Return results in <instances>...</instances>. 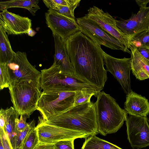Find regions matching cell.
I'll list each match as a JSON object with an SVG mask.
<instances>
[{
    "label": "cell",
    "instance_id": "4316f807",
    "mask_svg": "<svg viewBox=\"0 0 149 149\" xmlns=\"http://www.w3.org/2000/svg\"><path fill=\"white\" fill-rule=\"evenodd\" d=\"M0 89L8 88L12 83L7 64H0Z\"/></svg>",
    "mask_w": 149,
    "mask_h": 149
},
{
    "label": "cell",
    "instance_id": "d590c367",
    "mask_svg": "<svg viewBox=\"0 0 149 149\" xmlns=\"http://www.w3.org/2000/svg\"><path fill=\"white\" fill-rule=\"evenodd\" d=\"M136 1L139 7H143L147 6V4L149 3V0H136Z\"/></svg>",
    "mask_w": 149,
    "mask_h": 149
},
{
    "label": "cell",
    "instance_id": "3957f363",
    "mask_svg": "<svg viewBox=\"0 0 149 149\" xmlns=\"http://www.w3.org/2000/svg\"><path fill=\"white\" fill-rule=\"evenodd\" d=\"M97 99L95 104L98 133L105 136L116 133L126 120L127 112L104 91L99 93Z\"/></svg>",
    "mask_w": 149,
    "mask_h": 149
},
{
    "label": "cell",
    "instance_id": "4dcf8cb0",
    "mask_svg": "<svg viewBox=\"0 0 149 149\" xmlns=\"http://www.w3.org/2000/svg\"><path fill=\"white\" fill-rule=\"evenodd\" d=\"M29 117L26 115H21L19 119L17 121L15 127L16 134L18 131L24 130L29 125L26 122L27 118Z\"/></svg>",
    "mask_w": 149,
    "mask_h": 149
},
{
    "label": "cell",
    "instance_id": "836d02e7",
    "mask_svg": "<svg viewBox=\"0 0 149 149\" xmlns=\"http://www.w3.org/2000/svg\"><path fill=\"white\" fill-rule=\"evenodd\" d=\"M136 78L140 80H143L149 78V77L145 72L141 70L135 73L134 75Z\"/></svg>",
    "mask_w": 149,
    "mask_h": 149
},
{
    "label": "cell",
    "instance_id": "8fae6325",
    "mask_svg": "<svg viewBox=\"0 0 149 149\" xmlns=\"http://www.w3.org/2000/svg\"><path fill=\"white\" fill-rule=\"evenodd\" d=\"M40 143L53 144L65 140L86 138L91 136L83 132L73 130L38 122L36 126Z\"/></svg>",
    "mask_w": 149,
    "mask_h": 149
},
{
    "label": "cell",
    "instance_id": "f35d334b",
    "mask_svg": "<svg viewBox=\"0 0 149 149\" xmlns=\"http://www.w3.org/2000/svg\"><path fill=\"white\" fill-rule=\"evenodd\" d=\"M15 149H22L21 147H17V148Z\"/></svg>",
    "mask_w": 149,
    "mask_h": 149
},
{
    "label": "cell",
    "instance_id": "8d00e7d4",
    "mask_svg": "<svg viewBox=\"0 0 149 149\" xmlns=\"http://www.w3.org/2000/svg\"><path fill=\"white\" fill-rule=\"evenodd\" d=\"M36 33L35 31L31 28L28 30L27 34L29 36L33 37L35 35Z\"/></svg>",
    "mask_w": 149,
    "mask_h": 149
},
{
    "label": "cell",
    "instance_id": "8992f818",
    "mask_svg": "<svg viewBox=\"0 0 149 149\" xmlns=\"http://www.w3.org/2000/svg\"><path fill=\"white\" fill-rule=\"evenodd\" d=\"M41 72L40 86L43 92L59 90L68 87L77 90L87 88L98 93L101 91L76 77L63 72L58 66L53 63L49 68L41 70Z\"/></svg>",
    "mask_w": 149,
    "mask_h": 149
},
{
    "label": "cell",
    "instance_id": "f546056e",
    "mask_svg": "<svg viewBox=\"0 0 149 149\" xmlns=\"http://www.w3.org/2000/svg\"><path fill=\"white\" fill-rule=\"evenodd\" d=\"M74 139L65 140L56 142L53 145L55 149H74Z\"/></svg>",
    "mask_w": 149,
    "mask_h": 149
},
{
    "label": "cell",
    "instance_id": "9c48e42d",
    "mask_svg": "<svg viewBox=\"0 0 149 149\" xmlns=\"http://www.w3.org/2000/svg\"><path fill=\"white\" fill-rule=\"evenodd\" d=\"M126 121L127 139L133 149L149 146V125L148 118L129 115Z\"/></svg>",
    "mask_w": 149,
    "mask_h": 149
},
{
    "label": "cell",
    "instance_id": "f1b7e54d",
    "mask_svg": "<svg viewBox=\"0 0 149 149\" xmlns=\"http://www.w3.org/2000/svg\"><path fill=\"white\" fill-rule=\"evenodd\" d=\"M78 6H65L57 5L55 7L53 10L56 11L59 13L68 17L75 19L74 11Z\"/></svg>",
    "mask_w": 149,
    "mask_h": 149
},
{
    "label": "cell",
    "instance_id": "7402d4cb",
    "mask_svg": "<svg viewBox=\"0 0 149 149\" xmlns=\"http://www.w3.org/2000/svg\"><path fill=\"white\" fill-rule=\"evenodd\" d=\"M81 149H122L109 142L101 139L96 135L85 138Z\"/></svg>",
    "mask_w": 149,
    "mask_h": 149
},
{
    "label": "cell",
    "instance_id": "ba28073f",
    "mask_svg": "<svg viewBox=\"0 0 149 149\" xmlns=\"http://www.w3.org/2000/svg\"><path fill=\"white\" fill-rule=\"evenodd\" d=\"M7 65L12 83L32 81L40 86L41 72L29 62L26 52H17L13 60Z\"/></svg>",
    "mask_w": 149,
    "mask_h": 149
},
{
    "label": "cell",
    "instance_id": "7c38bea8",
    "mask_svg": "<svg viewBox=\"0 0 149 149\" xmlns=\"http://www.w3.org/2000/svg\"><path fill=\"white\" fill-rule=\"evenodd\" d=\"M85 16L93 21L103 29L121 42L130 54L129 50L128 42L125 35L117 27L115 19L108 12H105L102 9L93 6L88 10Z\"/></svg>",
    "mask_w": 149,
    "mask_h": 149
},
{
    "label": "cell",
    "instance_id": "30bf717a",
    "mask_svg": "<svg viewBox=\"0 0 149 149\" xmlns=\"http://www.w3.org/2000/svg\"><path fill=\"white\" fill-rule=\"evenodd\" d=\"M104 64L107 71L110 72L121 85L125 93L128 95L132 91L130 71L131 70L130 58H118L103 52Z\"/></svg>",
    "mask_w": 149,
    "mask_h": 149
},
{
    "label": "cell",
    "instance_id": "cb8c5ba5",
    "mask_svg": "<svg viewBox=\"0 0 149 149\" xmlns=\"http://www.w3.org/2000/svg\"><path fill=\"white\" fill-rule=\"evenodd\" d=\"M99 93L96 91L87 88L78 90L74 95L73 106L89 102L93 96L97 97Z\"/></svg>",
    "mask_w": 149,
    "mask_h": 149
},
{
    "label": "cell",
    "instance_id": "e575fe53",
    "mask_svg": "<svg viewBox=\"0 0 149 149\" xmlns=\"http://www.w3.org/2000/svg\"><path fill=\"white\" fill-rule=\"evenodd\" d=\"M34 149H55L53 144H44L40 143Z\"/></svg>",
    "mask_w": 149,
    "mask_h": 149
},
{
    "label": "cell",
    "instance_id": "5bb4252c",
    "mask_svg": "<svg viewBox=\"0 0 149 149\" xmlns=\"http://www.w3.org/2000/svg\"><path fill=\"white\" fill-rule=\"evenodd\" d=\"M117 27L126 36L135 34L149 30V6L140 7L136 14L129 19L116 20Z\"/></svg>",
    "mask_w": 149,
    "mask_h": 149
},
{
    "label": "cell",
    "instance_id": "9a60e30c",
    "mask_svg": "<svg viewBox=\"0 0 149 149\" xmlns=\"http://www.w3.org/2000/svg\"><path fill=\"white\" fill-rule=\"evenodd\" d=\"M31 25V20L28 17L21 16L7 10L0 13V26L8 35L27 34Z\"/></svg>",
    "mask_w": 149,
    "mask_h": 149
},
{
    "label": "cell",
    "instance_id": "74e56055",
    "mask_svg": "<svg viewBox=\"0 0 149 149\" xmlns=\"http://www.w3.org/2000/svg\"><path fill=\"white\" fill-rule=\"evenodd\" d=\"M0 149H4V148L2 142L0 141Z\"/></svg>",
    "mask_w": 149,
    "mask_h": 149
},
{
    "label": "cell",
    "instance_id": "484cf974",
    "mask_svg": "<svg viewBox=\"0 0 149 149\" xmlns=\"http://www.w3.org/2000/svg\"><path fill=\"white\" fill-rule=\"evenodd\" d=\"M35 126V121L33 120L29 123V125L24 130L17 132L15 136L10 141L13 149H15L17 147H21L25 138L31 129Z\"/></svg>",
    "mask_w": 149,
    "mask_h": 149
},
{
    "label": "cell",
    "instance_id": "603a6c76",
    "mask_svg": "<svg viewBox=\"0 0 149 149\" xmlns=\"http://www.w3.org/2000/svg\"><path fill=\"white\" fill-rule=\"evenodd\" d=\"M128 49L132 45L136 48L144 47L149 48V30H146L135 34L126 36Z\"/></svg>",
    "mask_w": 149,
    "mask_h": 149
},
{
    "label": "cell",
    "instance_id": "ac0fdd59",
    "mask_svg": "<svg viewBox=\"0 0 149 149\" xmlns=\"http://www.w3.org/2000/svg\"><path fill=\"white\" fill-rule=\"evenodd\" d=\"M39 0H12L0 2V10H7L11 8H21L27 10L34 16L40 8L38 5Z\"/></svg>",
    "mask_w": 149,
    "mask_h": 149
},
{
    "label": "cell",
    "instance_id": "277c9868",
    "mask_svg": "<svg viewBox=\"0 0 149 149\" xmlns=\"http://www.w3.org/2000/svg\"><path fill=\"white\" fill-rule=\"evenodd\" d=\"M8 88L13 107L20 116L26 115L29 118L37 110L42 93L40 86L32 81H22L12 82Z\"/></svg>",
    "mask_w": 149,
    "mask_h": 149
},
{
    "label": "cell",
    "instance_id": "ffe728a7",
    "mask_svg": "<svg viewBox=\"0 0 149 149\" xmlns=\"http://www.w3.org/2000/svg\"><path fill=\"white\" fill-rule=\"evenodd\" d=\"M129 49H130L131 68L133 74L142 70L149 77V61L143 57L135 47L130 45Z\"/></svg>",
    "mask_w": 149,
    "mask_h": 149
},
{
    "label": "cell",
    "instance_id": "7a4b0ae2",
    "mask_svg": "<svg viewBox=\"0 0 149 149\" xmlns=\"http://www.w3.org/2000/svg\"><path fill=\"white\" fill-rule=\"evenodd\" d=\"M38 123L96 135L98 133L95 103L73 106L66 111L47 119L38 117Z\"/></svg>",
    "mask_w": 149,
    "mask_h": 149
},
{
    "label": "cell",
    "instance_id": "2e32d148",
    "mask_svg": "<svg viewBox=\"0 0 149 149\" xmlns=\"http://www.w3.org/2000/svg\"><path fill=\"white\" fill-rule=\"evenodd\" d=\"M52 35L55 47L53 64L58 66L63 72L76 77L73 67L67 52L65 40L54 33H52Z\"/></svg>",
    "mask_w": 149,
    "mask_h": 149
},
{
    "label": "cell",
    "instance_id": "6da1fadb",
    "mask_svg": "<svg viewBox=\"0 0 149 149\" xmlns=\"http://www.w3.org/2000/svg\"><path fill=\"white\" fill-rule=\"evenodd\" d=\"M67 53L76 77L101 91L107 79L103 52L99 45L81 31L65 40Z\"/></svg>",
    "mask_w": 149,
    "mask_h": 149
},
{
    "label": "cell",
    "instance_id": "d4e9b609",
    "mask_svg": "<svg viewBox=\"0 0 149 149\" xmlns=\"http://www.w3.org/2000/svg\"><path fill=\"white\" fill-rule=\"evenodd\" d=\"M36 126L33 127L23 140L21 148L22 149H34L39 143Z\"/></svg>",
    "mask_w": 149,
    "mask_h": 149
},
{
    "label": "cell",
    "instance_id": "52a82bcc",
    "mask_svg": "<svg viewBox=\"0 0 149 149\" xmlns=\"http://www.w3.org/2000/svg\"><path fill=\"white\" fill-rule=\"evenodd\" d=\"M76 21L81 32L99 45L130 54L121 42L93 20L84 16L77 18Z\"/></svg>",
    "mask_w": 149,
    "mask_h": 149
},
{
    "label": "cell",
    "instance_id": "83f0119b",
    "mask_svg": "<svg viewBox=\"0 0 149 149\" xmlns=\"http://www.w3.org/2000/svg\"><path fill=\"white\" fill-rule=\"evenodd\" d=\"M81 0H43V1L49 9L53 10L57 5L65 6H79Z\"/></svg>",
    "mask_w": 149,
    "mask_h": 149
},
{
    "label": "cell",
    "instance_id": "5b68a950",
    "mask_svg": "<svg viewBox=\"0 0 149 149\" xmlns=\"http://www.w3.org/2000/svg\"><path fill=\"white\" fill-rule=\"evenodd\" d=\"M77 90L68 87L57 91L42 92L37 105L41 118L47 119L62 113L73 107Z\"/></svg>",
    "mask_w": 149,
    "mask_h": 149
},
{
    "label": "cell",
    "instance_id": "d6a6232c",
    "mask_svg": "<svg viewBox=\"0 0 149 149\" xmlns=\"http://www.w3.org/2000/svg\"><path fill=\"white\" fill-rule=\"evenodd\" d=\"M136 48L143 57L149 61V48L144 47H138Z\"/></svg>",
    "mask_w": 149,
    "mask_h": 149
},
{
    "label": "cell",
    "instance_id": "d6986e66",
    "mask_svg": "<svg viewBox=\"0 0 149 149\" xmlns=\"http://www.w3.org/2000/svg\"><path fill=\"white\" fill-rule=\"evenodd\" d=\"M16 54L12 48L6 32L0 26V64H8Z\"/></svg>",
    "mask_w": 149,
    "mask_h": 149
},
{
    "label": "cell",
    "instance_id": "e0dca14e",
    "mask_svg": "<svg viewBox=\"0 0 149 149\" xmlns=\"http://www.w3.org/2000/svg\"><path fill=\"white\" fill-rule=\"evenodd\" d=\"M124 107L129 115L146 117L149 114L148 99L132 91L126 95Z\"/></svg>",
    "mask_w": 149,
    "mask_h": 149
},
{
    "label": "cell",
    "instance_id": "44dd1931",
    "mask_svg": "<svg viewBox=\"0 0 149 149\" xmlns=\"http://www.w3.org/2000/svg\"><path fill=\"white\" fill-rule=\"evenodd\" d=\"M6 109L4 130L11 141L16 134V125L20 115L13 107H11Z\"/></svg>",
    "mask_w": 149,
    "mask_h": 149
},
{
    "label": "cell",
    "instance_id": "1f68e13d",
    "mask_svg": "<svg viewBox=\"0 0 149 149\" xmlns=\"http://www.w3.org/2000/svg\"><path fill=\"white\" fill-rule=\"evenodd\" d=\"M0 141L3 145L4 149H13L10 140L5 130L0 128Z\"/></svg>",
    "mask_w": 149,
    "mask_h": 149
},
{
    "label": "cell",
    "instance_id": "4fadbf2b",
    "mask_svg": "<svg viewBox=\"0 0 149 149\" xmlns=\"http://www.w3.org/2000/svg\"><path fill=\"white\" fill-rule=\"evenodd\" d=\"M47 26L54 33L65 40L80 31L75 19L65 16L56 11L49 9L45 13Z\"/></svg>",
    "mask_w": 149,
    "mask_h": 149
}]
</instances>
